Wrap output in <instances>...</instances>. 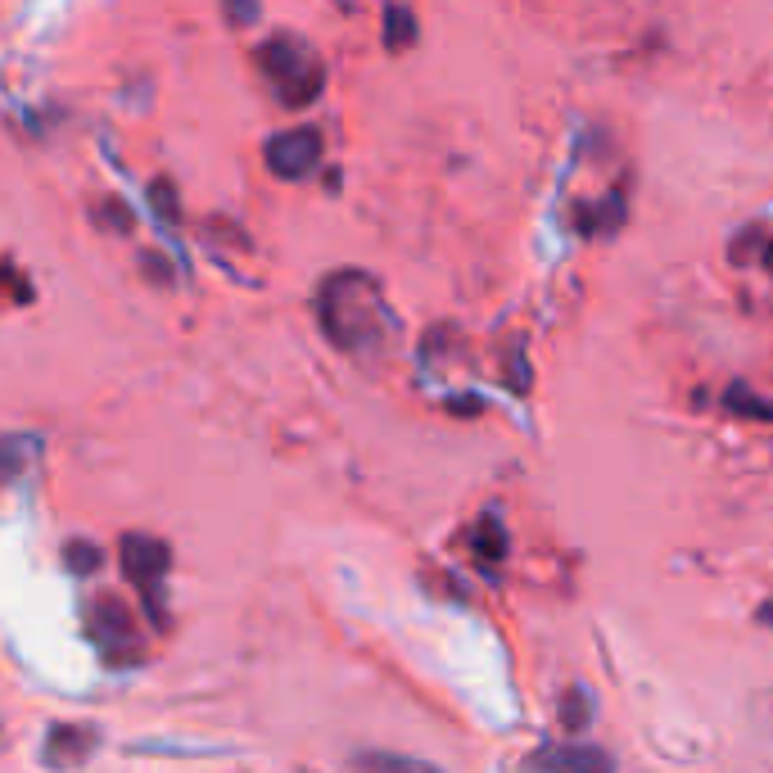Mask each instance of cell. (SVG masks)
<instances>
[{
  "label": "cell",
  "mask_w": 773,
  "mask_h": 773,
  "mask_svg": "<svg viewBox=\"0 0 773 773\" xmlns=\"http://www.w3.org/2000/svg\"><path fill=\"white\" fill-rule=\"evenodd\" d=\"M149 204H154V213H159V222H164V227L177 222L181 204H177V195H172V181H154V185H149Z\"/></svg>",
  "instance_id": "2e32d148"
},
{
  "label": "cell",
  "mask_w": 773,
  "mask_h": 773,
  "mask_svg": "<svg viewBox=\"0 0 773 773\" xmlns=\"http://www.w3.org/2000/svg\"><path fill=\"white\" fill-rule=\"evenodd\" d=\"M100 747V728L96 724H55L41 741V760L50 769H77L96 756Z\"/></svg>",
  "instance_id": "52a82bcc"
},
{
  "label": "cell",
  "mask_w": 773,
  "mask_h": 773,
  "mask_svg": "<svg viewBox=\"0 0 773 773\" xmlns=\"http://www.w3.org/2000/svg\"><path fill=\"white\" fill-rule=\"evenodd\" d=\"M145 271H149V276H154V281H159V286H168V281H172V271H168L159 258H154V254H145Z\"/></svg>",
  "instance_id": "ac0fdd59"
},
{
  "label": "cell",
  "mask_w": 773,
  "mask_h": 773,
  "mask_svg": "<svg viewBox=\"0 0 773 773\" xmlns=\"http://www.w3.org/2000/svg\"><path fill=\"white\" fill-rule=\"evenodd\" d=\"M33 457H37V439H27V435H5V439H0V484L19 480Z\"/></svg>",
  "instance_id": "9c48e42d"
},
{
  "label": "cell",
  "mask_w": 773,
  "mask_h": 773,
  "mask_svg": "<svg viewBox=\"0 0 773 773\" xmlns=\"http://www.w3.org/2000/svg\"><path fill=\"white\" fill-rule=\"evenodd\" d=\"M448 408H452V412H480L484 403H480V398H475V394H461V398H452V403H448Z\"/></svg>",
  "instance_id": "d6986e66"
},
{
  "label": "cell",
  "mask_w": 773,
  "mask_h": 773,
  "mask_svg": "<svg viewBox=\"0 0 773 773\" xmlns=\"http://www.w3.org/2000/svg\"><path fill=\"white\" fill-rule=\"evenodd\" d=\"M475 556H480V561H488V566L507 556V534H503L498 516H484V520H480V530H475Z\"/></svg>",
  "instance_id": "7c38bea8"
},
{
  "label": "cell",
  "mask_w": 773,
  "mask_h": 773,
  "mask_svg": "<svg viewBox=\"0 0 773 773\" xmlns=\"http://www.w3.org/2000/svg\"><path fill=\"white\" fill-rule=\"evenodd\" d=\"M358 773H444L439 764L416 760V756H394V751H358L353 756Z\"/></svg>",
  "instance_id": "ba28073f"
},
{
  "label": "cell",
  "mask_w": 773,
  "mask_h": 773,
  "mask_svg": "<svg viewBox=\"0 0 773 773\" xmlns=\"http://www.w3.org/2000/svg\"><path fill=\"white\" fill-rule=\"evenodd\" d=\"M416 41V14L403 5H389L385 10V46L389 50H408Z\"/></svg>",
  "instance_id": "8fae6325"
},
{
  "label": "cell",
  "mask_w": 773,
  "mask_h": 773,
  "mask_svg": "<svg viewBox=\"0 0 773 773\" xmlns=\"http://www.w3.org/2000/svg\"><path fill=\"white\" fill-rule=\"evenodd\" d=\"M524 769L534 773H615V760L602 747H589V741H556V747H543L524 760Z\"/></svg>",
  "instance_id": "8992f818"
},
{
  "label": "cell",
  "mask_w": 773,
  "mask_h": 773,
  "mask_svg": "<svg viewBox=\"0 0 773 773\" xmlns=\"http://www.w3.org/2000/svg\"><path fill=\"white\" fill-rule=\"evenodd\" d=\"M258 69L263 77L271 82V90L281 96V105L290 109H307L317 96H322V86H326V69H322V59L317 50L299 41L294 33H276L258 46Z\"/></svg>",
  "instance_id": "7a4b0ae2"
},
{
  "label": "cell",
  "mask_w": 773,
  "mask_h": 773,
  "mask_svg": "<svg viewBox=\"0 0 773 773\" xmlns=\"http://www.w3.org/2000/svg\"><path fill=\"white\" fill-rule=\"evenodd\" d=\"M118 561H122V575H128L136 589H141V606L154 620V629L168 625L164 615V583H168V570H172V552L164 539L154 534H128L118 543Z\"/></svg>",
  "instance_id": "3957f363"
},
{
  "label": "cell",
  "mask_w": 773,
  "mask_h": 773,
  "mask_svg": "<svg viewBox=\"0 0 773 773\" xmlns=\"http://www.w3.org/2000/svg\"><path fill=\"white\" fill-rule=\"evenodd\" d=\"M583 213H593V218H583V231H615V227H620V218H625V200L611 195L597 208H583Z\"/></svg>",
  "instance_id": "9a60e30c"
},
{
  "label": "cell",
  "mask_w": 773,
  "mask_h": 773,
  "mask_svg": "<svg viewBox=\"0 0 773 773\" xmlns=\"http://www.w3.org/2000/svg\"><path fill=\"white\" fill-rule=\"evenodd\" d=\"M267 168L281 177V181H303L322 164V136L313 128H294V132H276L263 149Z\"/></svg>",
  "instance_id": "5b68a950"
},
{
  "label": "cell",
  "mask_w": 773,
  "mask_h": 773,
  "mask_svg": "<svg viewBox=\"0 0 773 773\" xmlns=\"http://www.w3.org/2000/svg\"><path fill=\"white\" fill-rule=\"evenodd\" d=\"M222 10L231 27H250L258 19V0H222Z\"/></svg>",
  "instance_id": "e0dca14e"
},
{
  "label": "cell",
  "mask_w": 773,
  "mask_h": 773,
  "mask_svg": "<svg viewBox=\"0 0 773 773\" xmlns=\"http://www.w3.org/2000/svg\"><path fill=\"white\" fill-rule=\"evenodd\" d=\"M760 620H764V625H773V602H764V606H760Z\"/></svg>",
  "instance_id": "ffe728a7"
},
{
  "label": "cell",
  "mask_w": 773,
  "mask_h": 773,
  "mask_svg": "<svg viewBox=\"0 0 773 773\" xmlns=\"http://www.w3.org/2000/svg\"><path fill=\"white\" fill-rule=\"evenodd\" d=\"M90 638H96L105 665H136L141 661V629H136V615L122 597H100L90 606Z\"/></svg>",
  "instance_id": "277c9868"
},
{
  "label": "cell",
  "mask_w": 773,
  "mask_h": 773,
  "mask_svg": "<svg viewBox=\"0 0 773 773\" xmlns=\"http://www.w3.org/2000/svg\"><path fill=\"white\" fill-rule=\"evenodd\" d=\"M724 408L737 412V416H751V421H773V403H760V398L747 389V385H733L724 394Z\"/></svg>",
  "instance_id": "4fadbf2b"
},
{
  "label": "cell",
  "mask_w": 773,
  "mask_h": 773,
  "mask_svg": "<svg viewBox=\"0 0 773 773\" xmlns=\"http://www.w3.org/2000/svg\"><path fill=\"white\" fill-rule=\"evenodd\" d=\"M317 317L322 330L335 349L345 353H362L381 339V322H385V303L381 290L366 271H335L317 290Z\"/></svg>",
  "instance_id": "6da1fadb"
},
{
  "label": "cell",
  "mask_w": 773,
  "mask_h": 773,
  "mask_svg": "<svg viewBox=\"0 0 773 773\" xmlns=\"http://www.w3.org/2000/svg\"><path fill=\"white\" fill-rule=\"evenodd\" d=\"M561 720H566V728H570V733H579L583 724L593 720V697L583 692V688H570V692L561 697Z\"/></svg>",
  "instance_id": "5bb4252c"
},
{
  "label": "cell",
  "mask_w": 773,
  "mask_h": 773,
  "mask_svg": "<svg viewBox=\"0 0 773 773\" xmlns=\"http://www.w3.org/2000/svg\"><path fill=\"white\" fill-rule=\"evenodd\" d=\"M0 737H5V724H0ZM0 747H5V741H0Z\"/></svg>",
  "instance_id": "44dd1931"
},
{
  "label": "cell",
  "mask_w": 773,
  "mask_h": 773,
  "mask_svg": "<svg viewBox=\"0 0 773 773\" xmlns=\"http://www.w3.org/2000/svg\"><path fill=\"white\" fill-rule=\"evenodd\" d=\"M105 566V547H96L90 539H69L64 543V570L86 579V575H96Z\"/></svg>",
  "instance_id": "30bf717a"
}]
</instances>
